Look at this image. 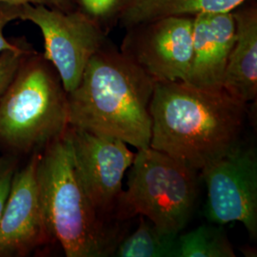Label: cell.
<instances>
[{
	"label": "cell",
	"mask_w": 257,
	"mask_h": 257,
	"mask_svg": "<svg viewBox=\"0 0 257 257\" xmlns=\"http://www.w3.org/2000/svg\"><path fill=\"white\" fill-rule=\"evenodd\" d=\"M247 103L185 81L156 82L150 147L200 171L240 144Z\"/></svg>",
	"instance_id": "6da1fadb"
},
{
	"label": "cell",
	"mask_w": 257,
	"mask_h": 257,
	"mask_svg": "<svg viewBox=\"0 0 257 257\" xmlns=\"http://www.w3.org/2000/svg\"><path fill=\"white\" fill-rule=\"evenodd\" d=\"M155 85L108 39L68 92L69 126L117 138L138 150L150 147Z\"/></svg>",
	"instance_id": "7a4b0ae2"
},
{
	"label": "cell",
	"mask_w": 257,
	"mask_h": 257,
	"mask_svg": "<svg viewBox=\"0 0 257 257\" xmlns=\"http://www.w3.org/2000/svg\"><path fill=\"white\" fill-rule=\"evenodd\" d=\"M37 184L47 229L67 257L111 256L121 240L119 223L96 211L64 136L39 154Z\"/></svg>",
	"instance_id": "3957f363"
},
{
	"label": "cell",
	"mask_w": 257,
	"mask_h": 257,
	"mask_svg": "<svg viewBox=\"0 0 257 257\" xmlns=\"http://www.w3.org/2000/svg\"><path fill=\"white\" fill-rule=\"evenodd\" d=\"M68 128V92L53 64L33 49L0 97V145L33 155Z\"/></svg>",
	"instance_id": "277c9868"
},
{
	"label": "cell",
	"mask_w": 257,
	"mask_h": 257,
	"mask_svg": "<svg viewBox=\"0 0 257 257\" xmlns=\"http://www.w3.org/2000/svg\"><path fill=\"white\" fill-rule=\"evenodd\" d=\"M128 169L127 190L121 194L116 220L142 215L160 230L179 234L196 201L197 171L151 147L138 150Z\"/></svg>",
	"instance_id": "5b68a950"
},
{
	"label": "cell",
	"mask_w": 257,
	"mask_h": 257,
	"mask_svg": "<svg viewBox=\"0 0 257 257\" xmlns=\"http://www.w3.org/2000/svg\"><path fill=\"white\" fill-rule=\"evenodd\" d=\"M20 19L40 30L43 55L55 67L67 92L76 88L92 55L109 39V32L78 7L62 11L24 4Z\"/></svg>",
	"instance_id": "8992f818"
},
{
	"label": "cell",
	"mask_w": 257,
	"mask_h": 257,
	"mask_svg": "<svg viewBox=\"0 0 257 257\" xmlns=\"http://www.w3.org/2000/svg\"><path fill=\"white\" fill-rule=\"evenodd\" d=\"M119 51L155 82L186 81L193 59V18H163L124 28Z\"/></svg>",
	"instance_id": "52a82bcc"
},
{
	"label": "cell",
	"mask_w": 257,
	"mask_h": 257,
	"mask_svg": "<svg viewBox=\"0 0 257 257\" xmlns=\"http://www.w3.org/2000/svg\"><path fill=\"white\" fill-rule=\"evenodd\" d=\"M200 171L207 188V217L221 226L240 222L250 238L256 239L255 151L240 143Z\"/></svg>",
	"instance_id": "ba28073f"
},
{
	"label": "cell",
	"mask_w": 257,
	"mask_h": 257,
	"mask_svg": "<svg viewBox=\"0 0 257 257\" xmlns=\"http://www.w3.org/2000/svg\"><path fill=\"white\" fill-rule=\"evenodd\" d=\"M74 163L96 211L111 222L123 193V178L136 154L117 138L95 135L81 128L67 130Z\"/></svg>",
	"instance_id": "9c48e42d"
},
{
	"label": "cell",
	"mask_w": 257,
	"mask_h": 257,
	"mask_svg": "<svg viewBox=\"0 0 257 257\" xmlns=\"http://www.w3.org/2000/svg\"><path fill=\"white\" fill-rule=\"evenodd\" d=\"M40 153L17 170L0 219V257L25 256L52 242L40 201L37 168Z\"/></svg>",
	"instance_id": "30bf717a"
},
{
	"label": "cell",
	"mask_w": 257,
	"mask_h": 257,
	"mask_svg": "<svg viewBox=\"0 0 257 257\" xmlns=\"http://www.w3.org/2000/svg\"><path fill=\"white\" fill-rule=\"evenodd\" d=\"M234 32L231 13L193 18V59L185 82L204 90H223V77Z\"/></svg>",
	"instance_id": "8fae6325"
},
{
	"label": "cell",
	"mask_w": 257,
	"mask_h": 257,
	"mask_svg": "<svg viewBox=\"0 0 257 257\" xmlns=\"http://www.w3.org/2000/svg\"><path fill=\"white\" fill-rule=\"evenodd\" d=\"M234 40L223 77V90L245 103L257 96V1L245 0L231 12Z\"/></svg>",
	"instance_id": "7c38bea8"
},
{
	"label": "cell",
	"mask_w": 257,
	"mask_h": 257,
	"mask_svg": "<svg viewBox=\"0 0 257 257\" xmlns=\"http://www.w3.org/2000/svg\"><path fill=\"white\" fill-rule=\"evenodd\" d=\"M245 0H123L117 25L126 28L163 18L231 13Z\"/></svg>",
	"instance_id": "4fadbf2b"
},
{
	"label": "cell",
	"mask_w": 257,
	"mask_h": 257,
	"mask_svg": "<svg viewBox=\"0 0 257 257\" xmlns=\"http://www.w3.org/2000/svg\"><path fill=\"white\" fill-rule=\"evenodd\" d=\"M140 216L138 229L127 237L121 238L113 251L117 257H179L178 235L157 228Z\"/></svg>",
	"instance_id": "5bb4252c"
},
{
	"label": "cell",
	"mask_w": 257,
	"mask_h": 257,
	"mask_svg": "<svg viewBox=\"0 0 257 257\" xmlns=\"http://www.w3.org/2000/svg\"><path fill=\"white\" fill-rule=\"evenodd\" d=\"M179 257H235L224 229L202 225L178 235Z\"/></svg>",
	"instance_id": "9a60e30c"
},
{
	"label": "cell",
	"mask_w": 257,
	"mask_h": 257,
	"mask_svg": "<svg viewBox=\"0 0 257 257\" xmlns=\"http://www.w3.org/2000/svg\"><path fill=\"white\" fill-rule=\"evenodd\" d=\"M76 4L110 33L117 25L123 0H76Z\"/></svg>",
	"instance_id": "2e32d148"
},
{
	"label": "cell",
	"mask_w": 257,
	"mask_h": 257,
	"mask_svg": "<svg viewBox=\"0 0 257 257\" xmlns=\"http://www.w3.org/2000/svg\"><path fill=\"white\" fill-rule=\"evenodd\" d=\"M32 50L33 48L24 40L18 49L5 51L0 54V97L14 78L23 58Z\"/></svg>",
	"instance_id": "e0dca14e"
},
{
	"label": "cell",
	"mask_w": 257,
	"mask_h": 257,
	"mask_svg": "<svg viewBox=\"0 0 257 257\" xmlns=\"http://www.w3.org/2000/svg\"><path fill=\"white\" fill-rule=\"evenodd\" d=\"M21 6L0 3V54L5 51L18 49L24 42V39L9 40L4 35V30L7 25L14 20L20 19Z\"/></svg>",
	"instance_id": "ac0fdd59"
},
{
	"label": "cell",
	"mask_w": 257,
	"mask_h": 257,
	"mask_svg": "<svg viewBox=\"0 0 257 257\" xmlns=\"http://www.w3.org/2000/svg\"><path fill=\"white\" fill-rule=\"evenodd\" d=\"M16 171L17 162L13 157H0V219L8 199Z\"/></svg>",
	"instance_id": "d6986e66"
},
{
	"label": "cell",
	"mask_w": 257,
	"mask_h": 257,
	"mask_svg": "<svg viewBox=\"0 0 257 257\" xmlns=\"http://www.w3.org/2000/svg\"><path fill=\"white\" fill-rule=\"evenodd\" d=\"M0 3H6L12 5H43L53 9L71 11L77 8L76 0H0Z\"/></svg>",
	"instance_id": "ffe728a7"
}]
</instances>
